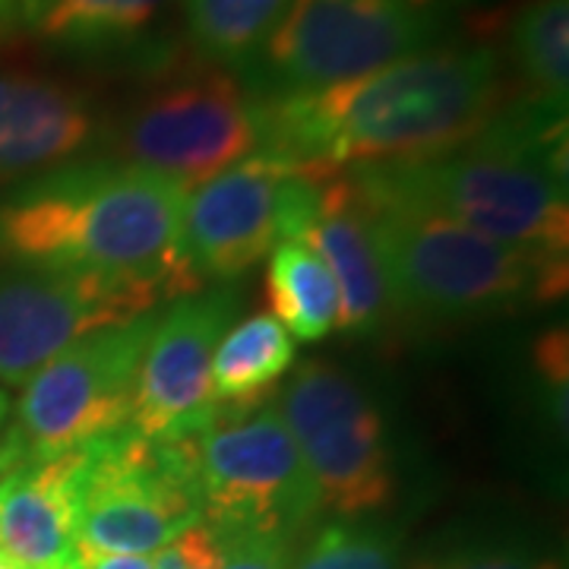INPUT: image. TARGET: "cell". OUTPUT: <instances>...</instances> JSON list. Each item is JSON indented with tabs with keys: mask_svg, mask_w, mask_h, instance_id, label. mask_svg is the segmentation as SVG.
I'll list each match as a JSON object with an SVG mask.
<instances>
[{
	"mask_svg": "<svg viewBox=\"0 0 569 569\" xmlns=\"http://www.w3.org/2000/svg\"><path fill=\"white\" fill-rule=\"evenodd\" d=\"M503 102L497 48L430 44L358 80L260 102V152L313 181L361 164L425 162L475 140Z\"/></svg>",
	"mask_w": 569,
	"mask_h": 569,
	"instance_id": "cell-1",
	"label": "cell"
},
{
	"mask_svg": "<svg viewBox=\"0 0 569 569\" xmlns=\"http://www.w3.org/2000/svg\"><path fill=\"white\" fill-rule=\"evenodd\" d=\"M183 206V187L140 164H63L0 200V260L137 288L159 301L187 295L178 269Z\"/></svg>",
	"mask_w": 569,
	"mask_h": 569,
	"instance_id": "cell-2",
	"label": "cell"
},
{
	"mask_svg": "<svg viewBox=\"0 0 569 569\" xmlns=\"http://www.w3.org/2000/svg\"><path fill=\"white\" fill-rule=\"evenodd\" d=\"M348 174L373 203L430 212L503 244L567 257V104L519 96L447 156L361 164Z\"/></svg>",
	"mask_w": 569,
	"mask_h": 569,
	"instance_id": "cell-3",
	"label": "cell"
},
{
	"mask_svg": "<svg viewBox=\"0 0 569 569\" xmlns=\"http://www.w3.org/2000/svg\"><path fill=\"white\" fill-rule=\"evenodd\" d=\"M365 206L389 305L399 313L466 323L567 295V257L503 244L406 206L373 203L367 197Z\"/></svg>",
	"mask_w": 569,
	"mask_h": 569,
	"instance_id": "cell-4",
	"label": "cell"
},
{
	"mask_svg": "<svg viewBox=\"0 0 569 569\" xmlns=\"http://www.w3.org/2000/svg\"><path fill=\"white\" fill-rule=\"evenodd\" d=\"M447 20L430 0H288L238 80L257 102L320 92L437 44Z\"/></svg>",
	"mask_w": 569,
	"mask_h": 569,
	"instance_id": "cell-5",
	"label": "cell"
},
{
	"mask_svg": "<svg viewBox=\"0 0 569 569\" xmlns=\"http://www.w3.org/2000/svg\"><path fill=\"white\" fill-rule=\"evenodd\" d=\"M121 162L140 164L187 193L244 162L263 146V111L222 67L164 70L123 111L114 130Z\"/></svg>",
	"mask_w": 569,
	"mask_h": 569,
	"instance_id": "cell-6",
	"label": "cell"
},
{
	"mask_svg": "<svg viewBox=\"0 0 569 569\" xmlns=\"http://www.w3.org/2000/svg\"><path fill=\"white\" fill-rule=\"evenodd\" d=\"M200 522L190 440L162 443L123 427L80 447L77 548L146 557Z\"/></svg>",
	"mask_w": 569,
	"mask_h": 569,
	"instance_id": "cell-7",
	"label": "cell"
},
{
	"mask_svg": "<svg viewBox=\"0 0 569 569\" xmlns=\"http://www.w3.org/2000/svg\"><path fill=\"white\" fill-rule=\"evenodd\" d=\"M279 415L317 485L320 509L361 522L396 500L383 411L346 370L305 361L284 383Z\"/></svg>",
	"mask_w": 569,
	"mask_h": 569,
	"instance_id": "cell-8",
	"label": "cell"
},
{
	"mask_svg": "<svg viewBox=\"0 0 569 569\" xmlns=\"http://www.w3.org/2000/svg\"><path fill=\"white\" fill-rule=\"evenodd\" d=\"M320 183L257 152L190 190L178 244L187 295L206 282H231L282 241H298L317 209Z\"/></svg>",
	"mask_w": 569,
	"mask_h": 569,
	"instance_id": "cell-9",
	"label": "cell"
},
{
	"mask_svg": "<svg viewBox=\"0 0 569 569\" xmlns=\"http://www.w3.org/2000/svg\"><path fill=\"white\" fill-rule=\"evenodd\" d=\"M156 310L61 351L26 383L10 433L26 459H51L111 437L133 418V389Z\"/></svg>",
	"mask_w": 569,
	"mask_h": 569,
	"instance_id": "cell-10",
	"label": "cell"
},
{
	"mask_svg": "<svg viewBox=\"0 0 569 569\" xmlns=\"http://www.w3.org/2000/svg\"><path fill=\"white\" fill-rule=\"evenodd\" d=\"M209 529L295 538L320 512V493L276 408L224 415L190 440Z\"/></svg>",
	"mask_w": 569,
	"mask_h": 569,
	"instance_id": "cell-11",
	"label": "cell"
},
{
	"mask_svg": "<svg viewBox=\"0 0 569 569\" xmlns=\"http://www.w3.org/2000/svg\"><path fill=\"white\" fill-rule=\"evenodd\" d=\"M234 310V291L216 288L178 298L168 313L156 317L142 351L130 418V427L142 437L162 443L193 440L222 418L212 399V355L231 329Z\"/></svg>",
	"mask_w": 569,
	"mask_h": 569,
	"instance_id": "cell-12",
	"label": "cell"
},
{
	"mask_svg": "<svg viewBox=\"0 0 569 569\" xmlns=\"http://www.w3.org/2000/svg\"><path fill=\"white\" fill-rule=\"evenodd\" d=\"M156 295L54 272H0V387H26L61 351L108 326L130 323Z\"/></svg>",
	"mask_w": 569,
	"mask_h": 569,
	"instance_id": "cell-13",
	"label": "cell"
},
{
	"mask_svg": "<svg viewBox=\"0 0 569 569\" xmlns=\"http://www.w3.org/2000/svg\"><path fill=\"white\" fill-rule=\"evenodd\" d=\"M104 133L92 96L44 73L0 70V183L73 164Z\"/></svg>",
	"mask_w": 569,
	"mask_h": 569,
	"instance_id": "cell-14",
	"label": "cell"
},
{
	"mask_svg": "<svg viewBox=\"0 0 569 569\" xmlns=\"http://www.w3.org/2000/svg\"><path fill=\"white\" fill-rule=\"evenodd\" d=\"M329 269L339 288V329L346 332H377L392 313L387 276L370 238L365 197L351 181L348 171H339L320 183V200L298 234Z\"/></svg>",
	"mask_w": 569,
	"mask_h": 569,
	"instance_id": "cell-15",
	"label": "cell"
},
{
	"mask_svg": "<svg viewBox=\"0 0 569 569\" xmlns=\"http://www.w3.org/2000/svg\"><path fill=\"white\" fill-rule=\"evenodd\" d=\"M80 449L26 459L0 478V553L22 569H58L77 550Z\"/></svg>",
	"mask_w": 569,
	"mask_h": 569,
	"instance_id": "cell-16",
	"label": "cell"
},
{
	"mask_svg": "<svg viewBox=\"0 0 569 569\" xmlns=\"http://www.w3.org/2000/svg\"><path fill=\"white\" fill-rule=\"evenodd\" d=\"M174 0H44L32 26L73 58H118L152 48V29Z\"/></svg>",
	"mask_w": 569,
	"mask_h": 569,
	"instance_id": "cell-17",
	"label": "cell"
},
{
	"mask_svg": "<svg viewBox=\"0 0 569 569\" xmlns=\"http://www.w3.org/2000/svg\"><path fill=\"white\" fill-rule=\"evenodd\" d=\"M295 365V339L272 313L231 326L212 355V399L224 415H247Z\"/></svg>",
	"mask_w": 569,
	"mask_h": 569,
	"instance_id": "cell-18",
	"label": "cell"
},
{
	"mask_svg": "<svg viewBox=\"0 0 569 569\" xmlns=\"http://www.w3.org/2000/svg\"><path fill=\"white\" fill-rule=\"evenodd\" d=\"M266 298L291 339L320 342L339 329V288L323 260L301 241H282L269 253Z\"/></svg>",
	"mask_w": 569,
	"mask_h": 569,
	"instance_id": "cell-19",
	"label": "cell"
},
{
	"mask_svg": "<svg viewBox=\"0 0 569 569\" xmlns=\"http://www.w3.org/2000/svg\"><path fill=\"white\" fill-rule=\"evenodd\" d=\"M288 0H181L183 29L203 63L241 73Z\"/></svg>",
	"mask_w": 569,
	"mask_h": 569,
	"instance_id": "cell-20",
	"label": "cell"
},
{
	"mask_svg": "<svg viewBox=\"0 0 569 569\" xmlns=\"http://www.w3.org/2000/svg\"><path fill=\"white\" fill-rule=\"evenodd\" d=\"M509 61L526 96L567 104L569 0H529L509 22Z\"/></svg>",
	"mask_w": 569,
	"mask_h": 569,
	"instance_id": "cell-21",
	"label": "cell"
},
{
	"mask_svg": "<svg viewBox=\"0 0 569 569\" xmlns=\"http://www.w3.org/2000/svg\"><path fill=\"white\" fill-rule=\"evenodd\" d=\"M288 569H402L387 531L351 519H336L317 531Z\"/></svg>",
	"mask_w": 569,
	"mask_h": 569,
	"instance_id": "cell-22",
	"label": "cell"
},
{
	"mask_svg": "<svg viewBox=\"0 0 569 569\" xmlns=\"http://www.w3.org/2000/svg\"><path fill=\"white\" fill-rule=\"evenodd\" d=\"M408 569H567L557 553L529 541H466L427 553Z\"/></svg>",
	"mask_w": 569,
	"mask_h": 569,
	"instance_id": "cell-23",
	"label": "cell"
},
{
	"mask_svg": "<svg viewBox=\"0 0 569 569\" xmlns=\"http://www.w3.org/2000/svg\"><path fill=\"white\" fill-rule=\"evenodd\" d=\"M216 531V529H212ZM222 569H288L291 567V541L288 535L260 529L216 531Z\"/></svg>",
	"mask_w": 569,
	"mask_h": 569,
	"instance_id": "cell-24",
	"label": "cell"
},
{
	"mask_svg": "<svg viewBox=\"0 0 569 569\" xmlns=\"http://www.w3.org/2000/svg\"><path fill=\"white\" fill-rule=\"evenodd\" d=\"M535 370L548 387L550 421L563 433L567 430V383H569V351H567V329H548L535 342Z\"/></svg>",
	"mask_w": 569,
	"mask_h": 569,
	"instance_id": "cell-25",
	"label": "cell"
},
{
	"mask_svg": "<svg viewBox=\"0 0 569 569\" xmlns=\"http://www.w3.org/2000/svg\"><path fill=\"white\" fill-rule=\"evenodd\" d=\"M152 569H222L216 531L206 522L181 531L171 545L152 557Z\"/></svg>",
	"mask_w": 569,
	"mask_h": 569,
	"instance_id": "cell-26",
	"label": "cell"
},
{
	"mask_svg": "<svg viewBox=\"0 0 569 569\" xmlns=\"http://www.w3.org/2000/svg\"><path fill=\"white\" fill-rule=\"evenodd\" d=\"M63 569H152V560L133 553H99V550L77 548Z\"/></svg>",
	"mask_w": 569,
	"mask_h": 569,
	"instance_id": "cell-27",
	"label": "cell"
},
{
	"mask_svg": "<svg viewBox=\"0 0 569 569\" xmlns=\"http://www.w3.org/2000/svg\"><path fill=\"white\" fill-rule=\"evenodd\" d=\"M10 421H13V402H10L7 389L0 387V440L7 437V430H10Z\"/></svg>",
	"mask_w": 569,
	"mask_h": 569,
	"instance_id": "cell-28",
	"label": "cell"
},
{
	"mask_svg": "<svg viewBox=\"0 0 569 569\" xmlns=\"http://www.w3.org/2000/svg\"><path fill=\"white\" fill-rule=\"evenodd\" d=\"M433 7H440V10H447V13H452V10H462V7H478V3H485V0H430Z\"/></svg>",
	"mask_w": 569,
	"mask_h": 569,
	"instance_id": "cell-29",
	"label": "cell"
},
{
	"mask_svg": "<svg viewBox=\"0 0 569 569\" xmlns=\"http://www.w3.org/2000/svg\"><path fill=\"white\" fill-rule=\"evenodd\" d=\"M17 3H20V13L29 22L36 20V17H39V10L44 7V0H17Z\"/></svg>",
	"mask_w": 569,
	"mask_h": 569,
	"instance_id": "cell-30",
	"label": "cell"
},
{
	"mask_svg": "<svg viewBox=\"0 0 569 569\" xmlns=\"http://www.w3.org/2000/svg\"><path fill=\"white\" fill-rule=\"evenodd\" d=\"M17 0H0V32L7 29V22L13 20V13H17Z\"/></svg>",
	"mask_w": 569,
	"mask_h": 569,
	"instance_id": "cell-31",
	"label": "cell"
},
{
	"mask_svg": "<svg viewBox=\"0 0 569 569\" xmlns=\"http://www.w3.org/2000/svg\"><path fill=\"white\" fill-rule=\"evenodd\" d=\"M0 569H22L17 560H10L7 553H0Z\"/></svg>",
	"mask_w": 569,
	"mask_h": 569,
	"instance_id": "cell-32",
	"label": "cell"
},
{
	"mask_svg": "<svg viewBox=\"0 0 569 569\" xmlns=\"http://www.w3.org/2000/svg\"><path fill=\"white\" fill-rule=\"evenodd\" d=\"M58 569H63V567H58Z\"/></svg>",
	"mask_w": 569,
	"mask_h": 569,
	"instance_id": "cell-33",
	"label": "cell"
}]
</instances>
